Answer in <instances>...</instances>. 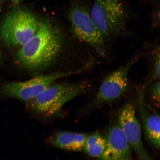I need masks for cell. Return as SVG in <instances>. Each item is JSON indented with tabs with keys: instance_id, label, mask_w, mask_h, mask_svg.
Segmentation results:
<instances>
[{
	"instance_id": "cell-10",
	"label": "cell",
	"mask_w": 160,
	"mask_h": 160,
	"mask_svg": "<svg viewBox=\"0 0 160 160\" xmlns=\"http://www.w3.org/2000/svg\"><path fill=\"white\" fill-rule=\"evenodd\" d=\"M145 89L143 87L138 92V101L139 113L146 136L155 147L159 149L160 118L158 114L146 103Z\"/></svg>"
},
{
	"instance_id": "cell-13",
	"label": "cell",
	"mask_w": 160,
	"mask_h": 160,
	"mask_svg": "<svg viewBox=\"0 0 160 160\" xmlns=\"http://www.w3.org/2000/svg\"><path fill=\"white\" fill-rule=\"evenodd\" d=\"M151 75L146 82L145 85L143 86L145 88L153 81L160 80V55L159 48H156L154 50L152 55V63Z\"/></svg>"
},
{
	"instance_id": "cell-15",
	"label": "cell",
	"mask_w": 160,
	"mask_h": 160,
	"mask_svg": "<svg viewBox=\"0 0 160 160\" xmlns=\"http://www.w3.org/2000/svg\"><path fill=\"white\" fill-rule=\"evenodd\" d=\"M153 10L152 13V25L154 27H157L159 25L160 20L159 4L153 7Z\"/></svg>"
},
{
	"instance_id": "cell-14",
	"label": "cell",
	"mask_w": 160,
	"mask_h": 160,
	"mask_svg": "<svg viewBox=\"0 0 160 160\" xmlns=\"http://www.w3.org/2000/svg\"><path fill=\"white\" fill-rule=\"evenodd\" d=\"M149 85L150 86L147 91L148 97L155 107L159 108L160 101V80L153 81Z\"/></svg>"
},
{
	"instance_id": "cell-1",
	"label": "cell",
	"mask_w": 160,
	"mask_h": 160,
	"mask_svg": "<svg viewBox=\"0 0 160 160\" xmlns=\"http://www.w3.org/2000/svg\"><path fill=\"white\" fill-rule=\"evenodd\" d=\"M63 43L62 34L58 28L48 20L40 21L37 32L22 46L16 59L27 71L44 70L57 59Z\"/></svg>"
},
{
	"instance_id": "cell-2",
	"label": "cell",
	"mask_w": 160,
	"mask_h": 160,
	"mask_svg": "<svg viewBox=\"0 0 160 160\" xmlns=\"http://www.w3.org/2000/svg\"><path fill=\"white\" fill-rule=\"evenodd\" d=\"M92 18L104 39L125 33L132 13L127 0H90Z\"/></svg>"
},
{
	"instance_id": "cell-6",
	"label": "cell",
	"mask_w": 160,
	"mask_h": 160,
	"mask_svg": "<svg viewBox=\"0 0 160 160\" xmlns=\"http://www.w3.org/2000/svg\"><path fill=\"white\" fill-rule=\"evenodd\" d=\"M75 72H58L37 76L27 81L6 83L2 89L5 97L27 102L35 98L57 80L74 74Z\"/></svg>"
},
{
	"instance_id": "cell-7",
	"label": "cell",
	"mask_w": 160,
	"mask_h": 160,
	"mask_svg": "<svg viewBox=\"0 0 160 160\" xmlns=\"http://www.w3.org/2000/svg\"><path fill=\"white\" fill-rule=\"evenodd\" d=\"M140 57L133 58L124 65L106 76L92 101V105L99 106L110 102L124 94L128 87L129 71Z\"/></svg>"
},
{
	"instance_id": "cell-3",
	"label": "cell",
	"mask_w": 160,
	"mask_h": 160,
	"mask_svg": "<svg viewBox=\"0 0 160 160\" xmlns=\"http://www.w3.org/2000/svg\"><path fill=\"white\" fill-rule=\"evenodd\" d=\"M90 86L87 81L52 84L26 103L36 113L47 117H56L60 115L66 103L86 93Z\"/></svg>"
},
{
	"instance_id": "cell-9",
	"label": "cell",
	"mask_w": 160,
	"mask_h": 160,
	"mask_svg": "<svg viewBox=\"0 0 160 160\" xmlns=\"http://www.w3.org/2000/svg\"><path fill=\"white\" fill-rule=\"evenodd\" d=\"M107 145L100 160H133L131 147L119 125L110 128Z\"/></svg>"
},
{
	"instance_id": "cell-4",
	"label": "cell",
	"mask_w": 160,
	"mask_h": 160,
	"mask_svg": "<svg viewBox=\"0 0 160 160\" xmlns=\"http://www.w3.org/2000/svg\"><path fill=\"white\" fill-rule=\"evenodd\" d=\"M40 22L29 10H12L1 24L0 34L4 43L10 48L21 47L37 32Z\"/></svg>"
},
{
	"instance_id": "cell-8",
	"label": "cell",
	"mask_w": 160,
	"mask_h": 160,
	"mask_svg": "<svg viewBox=\"0 0 160 160\" xmlns=\"http://www.w3.org/2000/svg\"><path fill=\"white\" fill-rule=\"evenodd\" d=\"M135 107L134 104L130 102L119 109L118 115L119 125L139 160H154L143 144L141 127L136 116Z\"/></svg>"
},
{
	"instance_id": "cell-16",
	"label": "cell",
	"mask_w": 160,
	"mask_h": 160,
	"mask_svg": "<svg viewBox=\"0 0 160 160\" xmlns=\"http://www.w3.org/2000/svg\"><path fill=\"white\" fill-rule=\"evenodd\" d=\"M139 1L144 3L149 4L153 7L159 4V0H139Z\"/></svg>"
},
{
	"instance_id": "cell-11",
	"label": "cell",
	"mask_w": 160,
	"mask_h": 160,
	"mask_svg": "<svg viewBox=\"0 0 160 160\" xmlns=\"http://www.w3.org/2000/svg\"><path fill=\"white\" fill-rule=\"evenodd\" d=\"M88 136L84 133L67 131L59 132L50 139L55 147L69 151L81 152L84 148Z\"/></svg>"
},
{
	"instance_id": "cell-12",
	"label": "cell",
	"mask_w": 160,
	"mask_h": 160,
	"mask_svg": "<svg viewBox=\"0 0 160 160\" xmlns=\"http://www.w3.org/2000/svg\"><path fill=\"white\" fill-rule=\"evenodd\" d=\"M107 139L95 132L88 137L84 150L90 157L100 159L107 147Z\"/></svg>"
},
{
	"instance_id": "cell-17",
	"label": "cell",
	"mask_w": 160,
	"mask_h": 160,
	"mask_svg": "<svg viewBox=\"0 0 160 160\" xmlns=\"http://www.w3.org/2000/svg\"><path fill=\"white\" fill-rule=\"evenodd\" d=\"M20 1V0H12V1H13L16 4H17Z\"/></svg>"
},
{
	"instance_id": "cell-5",
	"label": "cell",
	"mask_w": 160,
	"mask_h": 160,
	"mask_svg": "<svg viewBox=\"0 0 160 160\" xmlns=\"http://www.w3.org/2000/svg\"><path fill=\"white\" fill-rule=\"evenodd\" d=\"M68 18L75 37L91 46L102 57H104L105 39L92 18L89 4L83 0H76L69 10Z\"/></svg>"
}]
</instances>
